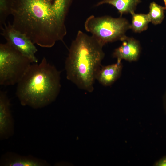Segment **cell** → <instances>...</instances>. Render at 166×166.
<instances>
[{
	"label": "cell",
	"mask_w": 166,
	"mask_h": 166,
	"mask_svg": "<svg viewBox=\"0 0 166 166\" xmlns=\"http://www.w3.org/2000/svg\"><path fill=\"white\" fill-rule=\"evenodd\" d=\"M12 25L35 44L50 48L63 41L73 0H14Z\"/></svg>",
	"instance_id": "1"
},
{
	"label": "cell",
	"mask_w": 166,
	"mask_h": 166,
	"mask_svg": "<svg viewBox=\"0 0 166 166\" xmlns=\"http://www.w3.org/2000/svg\"><path fill=\"white\" fill-rule=\"evenodd\" d=\"M149 8V12L148 14L150 22L154 25L160 24L164 17L165 7L153 2L150 3Z\"/></svg>",
	"instance_id": "13"
},
{
	"label": "cell",
	"mask_w": 166,
	"mask_h": 166,
	"mask_svg": "<svg viewBox=\"0 0 166 166\" xmlns=\"http://www.w3.org/2000/svg\"><path fill=\"white\" fill-rule=\"evenodd\" d=\"M121 61L111 65L102 66L96 76V80L104 86L112 85L121 76L122 69Z\"/></svg>",
	"instance_id": "10"
},
{
	"label": "cell",
	"mask_w": 166,
	"mask_h": 166,
	"mask_svg": "<svg viewBox=\"0 0 166 166\" xmlns=\"http://www.w3.org/2000/svg\"><path fill=\"white\" fill-rule=\"evenodd\" d=\"M84 27L104 46L109 42L123 41L126 36V31L130 29V24L121 16L114 18L92 15L86 20Z\"/></svg>",
	"instance_id": "4"
},
{
	"label": "cell",
	"mask_w": 166,
	"mask_h": 166,
	"mask_svg": "<svg viewBox=\"0 0 166 166\" xmlns=\"http://www.w3.org/2000/svg\"><path fill=\"white\" fill-rule=\"evenodd\" d=\"M32 63L9 43H1L0 85L7 86L17 84Z\"/></svg>",
	"instance_id": "5"
},
{
	"label": "cell",
	"mask_w": 166,
	"mask_h": 166,
	"mask_svg": "<svg viewBox=\"0 0 166 166\" xmlns=\"http://www.w3.org/2000/svg\"><path fill=\"white\" fill-rule=\"evenodd\" d=\"M122 41V45L113 52V57L120 61L122 59L130 62L137 60L141 52L139 41L133 38L127 36Z\"/></svg>",
	"instance_id": "8"
},
{
	"label": "cell",
	"mask_w": 166,
	"mask_h": 166,
	"mask_svg": "<svg viewBox=\"0 0 166 166\" xmlns=\"http://www.w3.org/2000/svg\"><path fill=\"white\" fill-rule=\"evenodd\" d=\"M131 15L132 18L130 29L136 33H140L147 29L148 24L150 22L148 14H135L133 12Z\"/></svg>",
	"instance_id": "12"
},
{
	"label": "cell",
	"mask_w": 166,
	"mask_h": 166,
	"mask_svg": "<svg viewBox=\"0 0 166 166\" xmlns=\"http://www.w3.org/2000/svg\"><path fill=\"white\" fill-rule=\"evenodd\" d=\"M103 47L92 35L79 31L71 43L65 61L67 79L80 89L93 91L105 56Z\"/></svg>",
	"instance_id": "2"
},
{
	"label": "cell",
	"mask_w": 166,
	"mask_h": 166,
	"mask_svg": "<svg viewBox=\"0 0 166 166\" xmlns=\"http://www.w3.org/2000/svg\"><path fill=\"white\" fill-rule=\"evenodd\" d=\"M2 35L6 41L32 63H38L35 54L38 50L34 44L25 34L17 30L8 22L1 30Z\"/></svg>",
	"instance_id": "6"
},
{
	"label": "cell",
	"mask_w": 166,
	"mask_h": 166,
	"mask_svg": "<svg viewBox=\"0 0 166 166\" xmlns=\"http://www.w3.org/2000/svg\"><path fill=\"white\" fill-rule=\"evenodd\" d=\"M154 165L157 166H166V157L160 159L154 164Z\"/></svg>",
	"instance_id": "15"
},
{
	"label": "cell",
	"mask_w": 166,
	"mask_h": 166,
	"mask_svg": "<svg viewBox=\"0 0 166 166\" xmlns=\"http://www.w3.org/2000/svg\"><path fill=\"white\" fill-rule=\"evenodd\" d=\"M14 122L10 110V103L6 92L0 91V138L7 139L14 133Z\"/></svg>",
	"instance_id": "7"
},
{
	"label": "cell",
	"mask_w": 166,
	"mask_h": 166,
	"mask_svg": "<svg viewBox=\"0 0 166 166\" xmlns=\"http://www.w3.org/2000/svg\"><path fill=\"white\" fill-rule=\"evenodd\" d=\"M140 0H102L97 2L96 6H98L104 4H108L114 7L121 15L133 12Z\"/></svg>",
	"instance_id": "11"
},
{
	"label": "cell",
	"mask_w": 166,
	"mask_h": 166,
	"mask_svg": "<svg viewBox=\"0 0 166 166\" xmlns=\"http://www.w3.org/2000/svg\"><path fill=\"white\" fill-rule=\"evenodd\" d=\"M14 0H0V28L2 30L6 24V21L11 15L14 5Z\"/></svg>",
	"instance_id": "14"
},
{
	"label": "cell",
	"mask_w": 166,
	"mask_h": 166,
	"mask_svg": "<svg viewBox=\"0 0 166 166\" xmlns=\"http://www.w3.org/2000/svg\"><path fill=\"white\" fill-rule=\"evenodd\" d=\"M163 1H164V4H165L164 7H165V9H166V0H163Z\"/></svg>",
	"instance_id": "16"
},
{
	"label": "cell",
	"mask_w": 166,
	"mask_h": 166,
	"mask_svg": "<svg viewBox=\"0 0 166 166\" xmlns=\"http://www.w3.org/2000/svg\"><path fill=\"white\" fill-rule=\"evenodd\" d=\"M60 75L45 57L32 63L17 84L16 94L21 104L37 109L53 102L60 90Z\"/></svg>",
	"instance_id": "3"
},
{
	"label": "cell",
	"mask_w": 166,
	"mask_h": 166,
	"mask_svg": "<svg viewBox=\"0 0 166 166\" xmlns=\"http://www.w3.org/2000/svg\"><path fill=\"white\" fill-rule=\"evenodd\" d=\"M0 165L3 166H48L46 160L31 156H23L8 152L2 156Z\"/></svg>",
	"instance_id": "9"
}]
</instances>
